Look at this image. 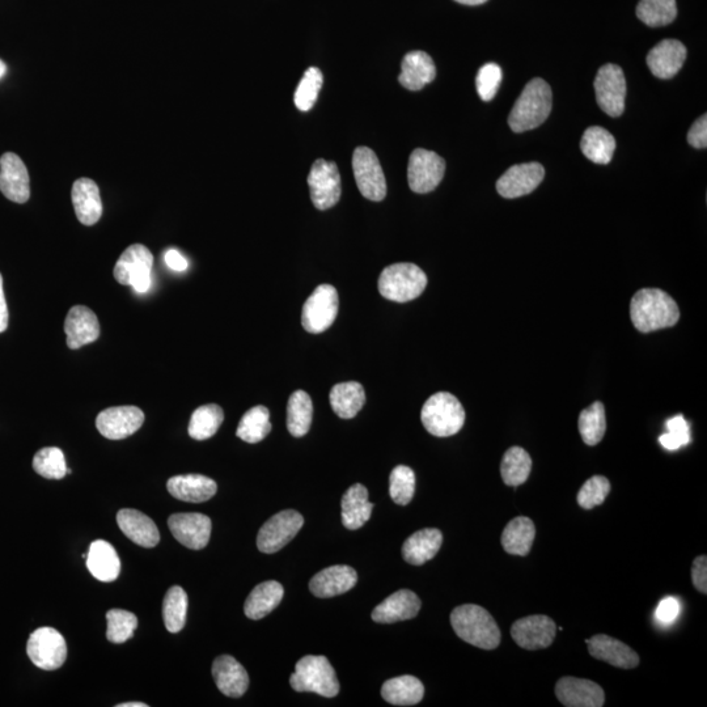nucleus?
Segmentation results:
<instances>
[{
	"mask_svg": "<svg viewBox=\"0 0 707 707\" xmlns=\"http://www.w3.org/2000/svg\"><path fill=\"white\" fill-rule=\"evenodd\" d=\"M313 404L307 392L292 393L287 404V430L295 438H302L311 429Z\"/></svg>",
	"mask_w": 707,
	"mask_h": 707,
	"instance_id": "58836bf2",
	"label": "nucleus"
},
{
	"mask_svg": "<svg viewBox=\"0 0 707 707\" xmlns=\"http://www.w3.org/2000/svg\"><path fill=\"white\" fill-rule=\"evenodd\" d=\"M552 107V88L543 79H532L516 100L508 117V125L515 133L536 129L544 124Z\"/></svg>",
	"mask_w": 707,
	"mask_h": 707,
	"instance_id": "7ed1b4c3",
	"label": "nucleus"
},
{
	"mask_svg": "<svg viewBox=\"0 0 707 707\" xmlns=\"http://www.w3.org/2000/svg\"><path fill=\"white\" fill-rule=\"evenodd\" d=\"M611 493V482L607 477L594 476L584 482L582 489L578 493V505L584 510H592L596 506L603 505Z\"/></svg>",
	"mask_w": 707,
	"mask_h": 707,
	"instance_id": "3c124183",
	"label": "nucleus"
},
{
	"mask_svg": "<svg viewBox=\"0 0 707 707\" xmlns=\"http://www.w3.org/2000/svg\"><path fill=\"white\" fill-rule=\"evenodd\" d=\"M545 169L540 163L516 164L497 181V190L503 198L514 200L531 194L543 182Z\"/></svg>",
	"mask_w": 707,
	"mask_h": 707,
	"instance_id": "f3484780",
	"label": "nucleus"
},
{
	"mask_svg": "<svg viewBox=\"0 0 707 707\" xmlns=\"http://www.w3.org/2000/svg\"><path fill=\"white\" fill-rule=\"evenodd\" d=\"M692 582L697 591L707 594V557H697L692 566Z\"/></svg>",
	"mask_w": 707,
	"mask_h": 707,
	"instance_id": "4d7b16f0",
	"label": "nucleus"
},
{
	"mask_svg": "<svg viewBox=\"0 0 707 707\" xmlns=\"http://www.w3.org/2000/svg\"><path fill=\"white\" fill-rule=\"evenodd\" d=\"M443 544V535L439 529L425 528L413 533L402 546V557L410 565L422 566L433 560Z\"/></svg>",
	"mask_w": 707,
	"mask_h": 707,
	"instance_id": "2f4dec72",
	"label": "nucleus"
},
{
	"mask_svg": "<svg viewBox=\"0 0 707 707\" xmlns=\"http://www.w3.org/2000/svg\"><path fill=\"white\" fill-rule=\"evenodd\" d=\"M338 307H340V298H338L336 287L320 285L304 303L303 328L312 334L325 332L336 321Z\"/></svg>",
	"mask_w": 707,
	"mask_h": 707,
	"instance_id": "6e6552de",
	"label": "nucleus"
},
{
	"mask_svg": "<svg viewBox=\"0 0 707 707\" xmlns=\"http://www.w3.org/2000/svg\"><path fill=\"white\" fill-rule=\"evenodd\" d=\"M357 582L358 574L353 567L336 565L317 573L309 582V590L316 598L329 599L346 594Z\"/></svg>",
	"mask_w": 707,
	"mask_h": 707,
	"instance_id": "4be33fe9",
	"label": "nucleus"
},
{
	"mask_svg": "<svg viewBox=\"0 0 707 707\" xmlns=\"http://www.w3.org/2000/svg\"><path fill=\"white\" fill-rule=\"evenodd\" d=\"M578 427L583 442L587 446H598L607 431V417H605L603 402L596 401L587 409L582 410Z\"/></svg>",
	"mask_w": 707,
	"mask_h": 707,
	"instance_id": "37998d69",
	"label": "nucleus"
},
{
	"mask_svg": "<svg viewBox=\"0 0 707 707\" xmlns=\"http://www.w3.org/2000/svg\"><path fill=\"white\" fill-rule=\"evenodd\" d=\"M311 201L316 209L329 210L341 200V175L336 163L317 159L308 176Z\"/></svg>",
	"mask_w": 707,
	"mask_h": 707,
	"instance_id": "9b49d317",
	"label": "nucleus"
},
{
	"mask_svg": "<svg viewBox=\"0 0 707 707\" xmlns=\"http://www.w3.org/2000/svg\"><path fill=\"white\" fill-rule=\"evenodd\" d=\"M117 707H147L143 702H127V704L117 705Z\"/></svg>",
	"mask_w": 707,
	"mask_h": 707,
	"instance_id": "680f3d73",
	"label": "nucleus"
},
{
	"mask_svg": "<svg viewBox=\"0 0 707 707\" xmlns=\"http://www.w3.org/2000/svg\"><path fill=\"white\" fill-rule=\"evenodd\" d=\"M536 537V527L527 516H519L507 524L501 543L511 556H528Z\"/></svg>",
	"mask_w": 707,
	"mask_h": 707,
	"instance_id": "f704fd0d",
	"label": "nucleus"
},
{
	"mask_svg": "<svg viewBox=\"0 0 707 707\" xmlns=\"http://www.w3.org/2000/svg\"><path fill=\"white\" fill-rule=\"evenodd\" d=\"M145 423V413L137 406H116L97 416L96 427L104 438L122 440L137 433Z\"/></svg>",
	"mask_w": 707,
	"mask_h": 707,
	"instance_id": "dca6fc26",
	"label": "nucleus"
},
{
	"mask_svg": "<svg viewBox=\"0 0 707 707\" xmlns=\"http://www.w3.org/2000/svg\"><path fill=\"white\" fill-rule=\"evenodd\" d=\"M630 317L635 329L641 333H651L675 327L680 319V309L666 291L642 289L633 296Z\"/></svg>",
	"mask_w": 707,
	"mask_h": 707,
	"instance_id": "f257e3e1",
	"label": "nucleus"
},
{
	"mask_svg": "<svg viewBox=\"0 0 707 707\" xmlns=\"http://www.w3.org/2000/svg\"><path fill=\"white\" fill-rule=\"evenodd\" d=\"M596 101L604 113L620 117L625 110L626 79L620 66L608 63L601 67L595 79Z\"/></svg>",
	"mask_w": 707,
	"mask_h": 707,
	"instance_id": "4468645a",
	"label": "nucleus"
},
{
	"mask_svg": "<svg viewBox=\"0 0 707 707\" xmlns=\"http://www.w3.org/2000/svg\"><path fill=\"white\" fill-rule=\"evenodd\" d=\"M164 261L168 268L175 272H185L188 269V261L177 249H168L164 253Z\"/></svg>",
	"mask_w": 707,
	"mask_h": 707,
	"instance_id": "13d9d810",
	"label": "nucleus"
},
{
	"mask_svg": "<svg viewBox=\"0 0 707 707\" xmlns=\"http://www.w3.org/2000/svg\"><path fill=\"white\" fill-rule=\"evenodd\" d=\"M667 434L659 438L660 444L668 451H676L690 443L689 423L683 416H677L667 422Z\"/></svg>",
	"mask_w": 707,
	"mask_h": 707,
	"instance_id": "864d4df0",
	"label": "nucleus"
},
{
	"mask_svg": "<svg viewBox=\"0 0 707 707\" xmlns=\"http://www.w3.org/2000/svg\"><path fill=\"white\" fill-rule=\"evenodd\" d=\"M167 489L173 498L182 502L202 503L213 498L218 491L217 482L202 474H184L169 478Z\"/></svg>",
	"mask_w": 707,
	"mask_h": 707,
	"instance_id": "bb28decb",
	"label": "nucleus"
},
{
	"mask_svg": "<svg viewBox=\"0 0 707 707\" xmlns=\"http://www.w3.org/2000/svg\"><path fill=\"white\" fill-rule=\"evenodd\" d=\"M451 625L457 637L482 650L497 649L502 635L497 622L480 605H460L451 613Z\"/></svg>",
	"mask_w": 707,
	"mask_h": 707,
	"instance_id": "f03ea898",
	"label": "nucleus"
},
{
	"mask_svg": "<svg viewBox=\"0 0 707 707\" xmlns=\"http://www.w3.org/2000/svg\"><path fill=\"white\" fill-rule=\"evenodd\" d=\"M291 688L296 692H311L325 698L340 693L336 671L325 656L308 655L300 659L290 677Z\"/></svg>",
	"mask_w": 707,
	"mask_h": 707,
	"instance_id": "20e7f679",
	"label": "nucleus"
},
{
	"mask_svg": "<svg viewBox=\"0 0 707 707\" xmlns=\"http://www.w3.org/2000/svg\"><path fill=\"white\" fill-rule=\"evenodd\" d=\"M502 69L497 63H486L478 71L476 86L478 95L484 101L493 100L501 87Z\"/></svg>",
	"mask_w": 707,
	"mask_h": 707,
	"instance_id": "603ef678",
	"label": "nucleus"
},
{
	"mask_svg": "<svg viewBox=\"0 0 707 707\" xmlns=\"http://www.w3.org/2000/svg\"><path fill=\"white\" fill-rule=\"evenodd\" d=\"M342 523L350 531H357L370 520L374 503L368 501V490L362 484H355L342 497Z\"/></svg>",
	"mask_w": 707,
	"mask_h": 707,
	"instance_id": "473e14b6",
	"label": "nucleus"
},
{
	"mask_svg": "<svg viewBox=\"0 0 707 707\" xmlns=\"http://www.w3.org/2000/svg\"><path fill=\"white\" fill-rule=\"evenodd\" d=\"M353 171L359 192L367 200L380 202L387 197V181L378 156L368 147H358L353 154Z\"/></svg>",
	"mask_w": 707,
	"mask_h": 707,
	"instance_id": "9d476101",
	"label": "nucleus"
},
{
	"mask_svg": "<svg viewBox=\"0 0 707 707\" xmlns=\"http://www.w3.org/2000/svg\"><path fill=\"white\" fill-rule=\"evenodd\" d=\"M455 2L465 4V6H480V4H484L488 0H455Z\"/></svg>",
	"mask_w": 707,
	"mask_h": 707,
	"instance_id": "052dcab7",
	"label": "nucleus"
},
{
	"mask_svg": "<svg viewBox=\"0 0 707 707\" xmlns=\"http://www.w3.org/2000/svg\"><path fill=\"white\" fill-rule=\"evenodd\" d=\"M381 696L388 704L395 706L418 705L425 696V687L417 677L405 675L385 681Z\"/></svg>",
	"mask_w": 707,
	"mask_h": 707,
	"instance_id": "e433bc0d",
	"label": "nucleus"
},
{
	"mask_svg": "<svg viewBox=\"0 0 707 707\" xmlns=\"http://www.w3.org/2000/svg\"><path fill=\"white\" fill-rule=\"evenodd\" d=\"M586 643L588 653L595 659L611 664L613 667L632 670V668L638 667L641 662L639 655L633 649H630L624 642L609 637V635H595V637L586 639Z\"/></svg>",
	"mask_w": 707,
	"mask_h": 707,
	"instance_id": "412c9836",
	"label": "nucleus"
},
{
	"mask_svg": "<svg viewBox=\"0 0 707 707\" xmlns=\"http://www.w3.org/2000/svg\"><path fill=\"white\" fill-rule=\"evenodd\" d=\"M213 676L220 692L231 698L243 697L249 687L247 670L230 655L214 660Z\"/></svg>",
	"mask_w": 707,
	"mask_h": 707,
	"instance_id": "a878e982",
	"label": "nucleus"
},
{
	"mask_svg": "<svg viewBox=\"0 0 707 707\" xmlns=\"http://www.w3.org/2000/svg\"><path fill=\"white\" fill-rule=\"evenodd\" d=\"M421 607V600L413 591L400 590L374 609L372 620L378 624H395V622L412 620L421 611Z\"/></svg>",
	"mask_w": 707,
	"mask_h": 707,
	"instance_id": "b1692460",
	"label": "nucleus"
},
{
	"mask_svg": "<svg viewBox=\"0 0 707 707\" xmlns=\"http://www.w3.org/2000/svg\"><path fill=\"white\" fill-rule=\"evenodd\" d=\"M168 527L180 544L189 549L201 550L209 544L213 524L209 516L189 512L169 516Z\"/></svg>",
	"mask_w": 707,
	"mask_h": 707,
	"instance_id": "a211bd4d",
	"label": "nucleus"
},
{
	"mask_svg": "<svg viewBox=\"0 0 707 707\" xmlns=\"http://www.w3.org/2000/svg\"><path fill=\"white\" fill-rule=\"evenodd\" d=\"M676 16V0H639L637 18L649 27H666Z\"/></svg>",
	"mask_w": 707,
	"mask_h": 707,
	"instance_id": "a18cd8bd",
	"label": "nucleus"
},
{
	"mask_svg": "<svg viewBox=\"0 0 707 707\" xmlns=\"http://www.w3.org/2000/svg\"><path fill=\"white\" fill-rule=\"evenodd\" d=\"M108 629L107 638L109 642L121 645L134 637L135 629L138 626V618L124 609H110L107 613Z\"/></svg>",
	"mask_w": 707,
	"mask_h": 707,
	"instance_id": "8fccbe9b",
	"label": "nucleus"
},
{
	"mask_svg": "<svg viewBox=\"0 0 707 707\" xmlns=\"http://www.w3.org/2000/svg\"><path fill=\"white\" fill-rule=\"evenodd\" d=\"M680 612V601L675 598H666L660 601L658 608H656V620L662 625H671L677 620Z\"/></svg>",
	"mask_w": 707,
	"mask_h": 707,
	"instance_id": "5fc2aeb1",
	"label": "nucleus"
},
{
	"mask_svg": "<svg viewBox=\"0 0 707 707\" xmlns=\"http://www.w3.org/2000/svg\"><path fill=\"white\" fill-rule=\"evenodd\" d=\"M27 654L36 667L55 671L65 664L67 645L63 635L53 628L35 630L28 639Z\"/></svg>",
	"mask_w": 707,
	"mask_h": 707,
	"instance_id": "1a4fd4ad",
	"label": "nucleus"
},
{
	"mask_svg": "<svg viewBox=\"0 0 707 707\" xmlns=\"http://www.w3.org/2000/svg\"><path fill=\"white\" fill-rule=\"evenodd\" d=\"M688 143L694 148H706L707 147V116L698 118L694 125L690 127L688 133Z\"/></svg>",
	"mask_w": 707,
	"mask_h": 707,
	"instance_id": "6e6d98bb",
	"label": "nucleus"
},
{
	"mask_svg": "<svg viewBox=\"0 0 707 707\" xmlns=\"http://www.w3.org/2000/svg\"><path fill=\"white\" fill-rule=\"evenodd\" d=\"M421 419L423 426L431 435L448 438L463 429L465 410L454 395L439 392L425 402Z\"/></svg>",
	"mask_w": 707,
	"mask_h": 707,
	"instance_id": "39448f33",
	"label": "nucleus"
},
{
	"mask_svg": "<svg viewBox=\"0 0 707 707\" xmlns=\"http://www.w3.org/2000/svg\"><path fill=\"white\" fill-rule=\"evenodd\" d=\"M87 567L97 581L110 583L116 581L121 573L120 557L112 544L104 540L93 541L87 554Z\"/></svg>",
	"mask_w": 707,
	"mask_h": 707,
	"instance_id": "7c9ffc66",
	"label": "nucleus"
},
{
	"mask_svg": "<svg viewBox=\"0 0 707 707\" xmlns=\"http://www.w3.org/2000/svg\"><path fill=\"white\" fill-rule=\"evenodd\" d=\"M6 74H7V66H6V63H4V62L2 61V59H0V79H2L3 76L6 75Z\"/></svg>",
	"mask_w": 707,
	"mask_h": 707,
	"instance_id": "e2e57ef3",
	"label": "nucleus"
},
{
	"mask_svg": "<svg viewBox=\"0 0 707 707\" xmlns=\"http://www.w3.org/2000/svg\"><path fill=\"white\" fill-rule=\"evenodd\" d=\"M0 192L16 203L28 202L31 197L28 169L14 152H6L0 158Z\"/></svg>",
	"mask_w": 707,
	"mask_h": 707,
	"instance_id": "6ab92c4d",
	"label": "nucleus"
},
{
	"mask_svg": "<svg viewBox=\"0 0 707 707\" xmlns=\"http://www.w3.org/2000/svg\"><path fill=\"white\" fill-rule=\"evenodd\" d=\"M272 431L270 413L265 406H254L244 414L237 427L236 435L244 442L256 444L262 442Z\"/></svg>",
	"mask_w": 707,
	"mask_h": 707,
	"instance_id": "ea45409f",
	"label": "nucleus"
},
{
	"mask_svg": "<svg viewBox=\"0 0 707 707\" xmlns=\"http://www.w3.org/2000/svg\"><path fill=\"white\" fill-rule=\"evenodd\" d=\"M556 696L566 707H601L605 702V693L600 685L570 676L558 680Z\"/></svg>",
	"mask_w": 707,
	"mask_h": 707,
	"instance_id": "aec40b11",
	"label": "nucleus"
},
{
	"mask_svg": "<svg viewBox=\"0 0 707 707\" xmlns=\"http://www.w3.org/2000/svg\"><path fill=\"white\" fill-rule=\"evenodd\" d=\"M33 469L48 480H62L69 471L65 455L57 447H46L38 451L33 459Z\"/></svg>",
	"mask_w": 707,
	"mask_h": 707,
	"instance_id": "49530a36",
	"label": "nucleus"
},
{
	"mask_svg": "<svg viewBox=\"0 0 707 707\" xmlns=\"http://www.w3.org/2000/svg\"><path fill=\"white\" fill-rule=\"evenodd\" d=\"M435 78V63L429 54L414 50L402 59L399 82L406 90L421 91L427 84L434 82Z\"/></svg>",
	"mask_w": 707,
	"mask_h": 707,
	"instance_id": "c85d7f7f",
	"label": "nucleus"
},
{
	"mask_svg": "<svg viewBox=\"0 0 707 707\" xmlns=\"http://www.w3.org/2000/svg\"><path fill=\"white\" fill-rule=\"evenodd\" d=\"M556 622L543 615L520 618L511 626V637L524 650H543L556 639Z\"/></svg>",
	"mask_w": 707,
	"mask_h": 707,
	"instance_id": "2eb2a0df",
	"label": "nucleus"
},
{
	"mask_svg": "<svg viewBox=\"0 0 707 707\" xmlns=\"http://www.w3.org/2000/svg\"><path fill=\"white\" fill-rule=\"evenodd\" d=\"M117 523L127 539L134 544L143 548H155L159 544V529L143 512L124 508L117 514Z\"/></svg>",
	"mask_w": 707,
	"mask_h": 707,
	"instance_id": "cd10ccee",
	"label": "nucleus"
},
{
	"mask_svg": "<svg viewBox=\"0 0 707 707\" xmlns=\"http://www.w3.org/2000/svg\"><path fill=\"white\" fill-rule=\"evenodd\" d=\"M186 612H188V595L184 588L180 586L169 588L163 601L164 624L169 633H179L184 629Z\"/></svg>",
	"mask_w": 707,
	"mask_h": 707,
	"instance_id": "c03bdc74",
	"label": "nucleus"
},
{
	"mask_svg": "<svg viewBox=\"0 0 707 707\" xmlns=\"http://www.w3.org/2000/svg\"><path fill=\"white\" fill-rule=\"evenodd\" d=\"M283 595L285 590L281 583L269 581L258 584L245 601V616L251 620H261L281 604Z\"/></svg>",
	"mask_w": 707,
	"mask_h": 707,
	"instance_id": "72a5a7b5",
	"label": "nucleus"
},
{
	"mask_svg": "<svg viewBox=\"0 0 707 707\" xmlns=\"http://www.w3.org/2000/svg\"><path fill=\"white\" fill-rule=\"evenodd\" d=\"M73 205L76 218L84 226H93L99 222L103 215V201H101L99 186L91 179L75 181L73 192Z\"/></svg>",
	"mask_w": 707,
	"mask_h": 707,
	"instance_id": "c756f323",
	"label": "nucleus"
},
{
	"mask_svg": "<svg viewBox=\"0 0 707 707\" xmlns=\"http://www.w3.org/2000/svg\"><path fill=\"white\" fill-rule=\"evenodd\" d=\"M581 150L592 163L608 164L615 155L616 139L603 127H588L582 137Z\"/></svg>",
	"mask_w": 707,
	"mask_h": 707,
	"instance_id": "4c0bfd02",
	"label": "nucleus"
},
{
	"mask_svg": "<svg viewBox=\"0 0 707 707\" xmlns=\"http://www.w3.org/2000/svg\"><path fill=\"white\" fill-rule=\"evenodd\" d=\"M446 173V162L434 151L417 148L412 152L408 165V181L414 193L433 192Z\"/></svg>",
	"mask_w": 707,
	"mask_h": 707,
	"instance_id": "ddd939ff",
	"label": "nucleus"
},
{
	"mask_svg": "<svg viewBox=\"0 0 707 707\" xmlns=\"http://www.w3.org/2000/svg\"><path fill=\"white\" fill-rule=\"evenodd\" d=\"M67 346L71 350L90 345L100 337V323L92 309L75 306L67 313L65 321Z\"/></svg>",
	"mask_w": 707,
	"mask_h": 707,
	"instance_id": "5701e85b",
	"label": "nucleus"
},
{
	"mask_svg": "<svg viewBox=\"0 0 707 707\" xmlns=\"http://www.w3.org/2000/svg\"><path fill=\"white\" fill-rule=\"evenodd\" d=\"M329 397L333 412L342 419L354 418L366 404V392L357 381L334 385Z\"/></svg>",
	"mask_w": 707,
	"mask_h": 707,
	"instance_id": "c9c22d12",
	"label": "nucleus"
},
{
	"mask_svg": "<svg viewBox=\"0 0 707 707\" xmlns=\"http://www.w3.org/2000/svg\"><path fill=\"white\" fill-rule=\"evenodd\" d=\"M304 524V518L298 511L278 512L262 526L257 536V548L265 554L277 553L290 543Z\"/></svg>",
	"mask_w": 707,
	"mask_h": 707,
	"instance_id": "f8f14e48",
	"label": "nucleus"
},
{
	"mask_svg": "<svg viewBox=\"0 0 707 707\" xmlns=\"http://www.w3.org/2000/svg\"><path fill=\"white\" fill-rule=\"evenodd\" d=\"M378 286L385 299L396 303L412 302L425 291L427 275L417 265L400 262L381 272Z\"/></svg>",
	"mask_w": 707,
	"mask_h": 707,
	"instance_id": "423d86ee",
	"label": "nucleus"
},
{
	"mask_svg": "<svg viewBox=\"0 0 707 707\" xmlns=\"http://www.w3.org/2000/svg\"><path fill=\"white\" fill-rule=\"evenodd\" d=\"M154 256L142 244L130 245L114 266V278L120 285L131 286L138 294H145L152 285Z\"/></svg>",
	"mask_w": 707,
	"mask_h": 707,
	"instance_id": "0eeeda50",
	"label": "nucleus"
},
{
	"mask_svg": "<svg viewBox=\"0 0 707 707\" xmlns=\"http://www.w3.org/2000/svg\"><path fill=\"white\" fill-rule=\"evenodd\" d=\"M224 421L223 409L219 405L210 404L200 406L192 414L189 423L190 438L196 440H207L213 438L218 433L219 427Z\"/></svg>",
	"mask_w": 707,
	"mask_h": 707,
	"instance_id": "79ce46f5",
	"label": "nucleus"
},
{
	"mask_svg": "<svg viewBox=\"0 0 707 707\" xmlns=\"http://www.w3.org/2000/svg\"><path fill=\"white\" fill-rule=\"evenodd\" d=\"M687 48L677 40L659 42L647 55V66L659 79H671L683 67Z\"/></svg>",
	"mask_w": 707,
	"mask_h": 707,
	"instance_id": "393cba45",
	"label": "nucleus"
},
{
	"mask_svg": "<svg viewBox=\"0 0 707 707\" xmlns=\"http://www.w3.org/2000/svg\"><path fill=\"white\" fill-rule=\"evenodd\" d=\"M8 328V308L6 302V296H4L3 290V277L0 274V333Z\"/></svg>",
	"mask_w": 707,
	"mask_h": 707,
	"instance_id": "bf43d9fd",
	"label": "nucleus"
},
{
	"mask_svg": "<svg viewBox=\"0 0 707 707\" xmlns=\"http://www.w3.org/2000/svg\"><path fill=\"white\" fill-rule=\"evenodd\" d=\"M416 493V474L406 465L393 469L389 477V494L393 502L400 506L409 505Z\"/></svg>",
	"mask_w": 707,
	"mask_h": 707,
	"instance_id": "09e8293b",
	"label": "nucleus"
},
{
	"mask_svg": "<svg viewBox=\"0 0 707 707\" xmlns=\"http://www.w3.org/2000/svg\"><path fill=\"white\" fill-rule=\"evenodd\" d=\"M323 84V73L317 67H309L295 91L294 101L296 108L302 110V112H308V110L315 107Z\"/></svg>",
	"mask_w": 707,
	"mask_h": 707,
	"instance_id": "de8ad7c7",
	"label": "nucleus"
},
{
	"mask_svg": "<svg viewBox=\"0 0 707 707\" xmlns=\"http://www.w3.org/2000/svg\"><path fill=\"white\" fill-rule=\"evenodd\" d=\"M532 471V459L526 450L511 447L503 456L501 476L507 486H520L527 482Z\"/></svg>",
	"mask_w": 707,
	"mask_h": 707,
	"instance_id": "a19ab883",
	"label": "nucleus"
}]
</instances>
